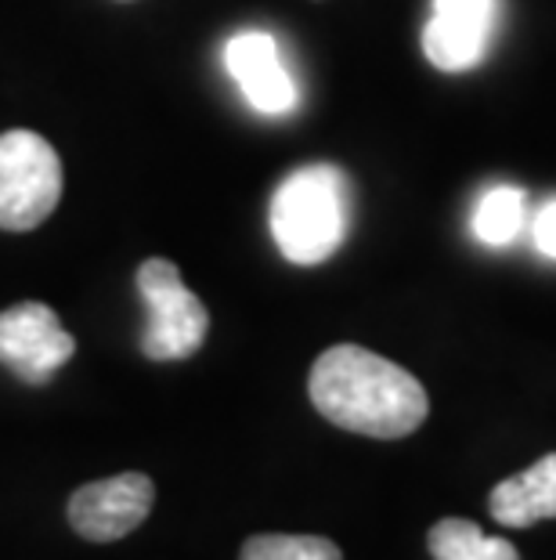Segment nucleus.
<instances>
[{
  "mask_svg": "<svg viewBox=\"0 0 556 560\" xmlns=\"http://www.w3.org/2000/svg\"><path fill=\"white\" fill-rule=\"evenodd\" d=\"M307 395L340 431L380 441L409 438L430 412L427 390L409 369L358 343H336L318 354Z\"/></svg>",
  "mask_w": 556,
  "mask_h": 560,
  "instance_id": "1",
  "label": "nucleus"
},
{
  "mask_svg": "<svg viewBox=\"0 0 556 560\" xmlns=\"http://www.w3.org/2000/svg\"><path fill=\"white\" fill-rule=\"evenodd\" d=\"M271 240L293 265H322L347 240L351 182L340 166L311 163L293 171L271 196Z\"/></svg>",
  "mask_w": 556,
  "mask_h": 560,
  "instance_id": "2",
  "label": "nucleus"
},
{
  "mask_svg": "<svg viewBox=\"0 0 556 560\" xmlns=\"http://www.w3.org/2000/svg\"><path fill=\"white\" fill-rule=\"evenodd\" d=\"M62 160L51 141L33 130L0 135V229H40L62 199Z\"/></svg>",
  "mask_w": 556,
  "mask_h": 560,
  "instance_id": "3",
  "label": "nucleus"
},
{
  "mask_svg": "<svg viewBox=\"0 0 556 560\" xmlns=\"http://www.w3.org/2000/svg\"><path fill=\"white\" fill-rule=\"evenodd\" d=\"M138 293L149 307V329L141 332V351L152 362H181L206 343L210 312L188 290L177 265L149 257L138 268Z\"/></svg>",
  "mask_w": 556,
  "mask_h": 560,
  "instance_id": "4",
  "label": "nucleus"
},
{
  "mask_svg": "<svg viewBox=\"0 0 556 560\" xmlns=\"http://www.w3.org/2000/svg\"><path fill=\"white\" fill-rule=\"evenodd\" d=\"M76 354L73 332L40 301L15 304L0 312V365L26 384H47Z\"/></svg>",
  "mask_w": 556,
  "mask_h": 560,
  "instance_id": "5",
  "label": "nucleus"
},
{
  "mask_svg": "<svg viewBox=\"0 0 556 560\" xmlns=\"http://www.w3.org/2000/svg\"><path fill=\"white\" fill-rule=\"evenodd\" d=\"M156 503V485L149 474L127 470L116 478L91 481L69 495L66 517L73 532L87 542H116L145 524Z\"/></svg>",
  "mask_w": 556,
  "mask_h": 560,
  "instance_id": "6",
  "label": "nucleus"
},
{
  "mask_svg": "<svg viewBox=\"0 0 556 560\" xmlns=\"http://www.w3.org/2000/svg\"><path fill=\"white\" fill-rule=\"evenodd\" d=\"M499 30V0H434L423 26V55L441 73H466L492 51Z\"/></svg>",
  "mask_w": 556,
  "mask_h": 560,
  "instance_id": "7",
  "label": "nucleus"
},
{
  "mask_svg": "<svg viewBox=\"0 0 556 560\" xmlns=\"http://www.w3.org/2000/svg\"><path fill=\"white\" fill-rule=\"evenodd\" d=\"M224 62H228V73L257 113L282 116L297 105V83L282 66L275 37H268L260 30L239 33L224 47Z\"/></svg>",
  "mask_w": 556,
  "mask_h": 560,
  "instance_id": "8",
  "label": "nucleus"
},
{
  "mask_svg": "<svg viewBox=\"0 0 556 560\" xmlns=\"http://www.w3.org/2000/svg\"><path fill=\"white\" fill-rule=\"evenodd\" d=\"M488 510L506 528H531V524L556 517V452L495 485Z\"/></svg>",
  "mask_w": 556,
  "mask_h": 560,
  "instance_id": "9",
  "label": "nucleus"
},
{
  "mask_svg": "<svg viewBox=\"0 0 556 560\" xmlns=\"http://www.w3.org/2000/svg\"><path fill=\"white\" fill-rule=\"evenodd\" d=\"M427 542L434 560H520L510 539H492V535L481 532V524H473L466 517L437 521Z\"/></svg>",
  "mask_w": 556,
  "mask_h": 560,
  "instance_id": "10",
  "label": "nucleus"
},
{
  "mask_svg": "<svg viewBox=\"0 0 556 560\" xmlns=\"http://www.w3.org/2000/svg\"><path fill=\"white\" fill-rule=\"evenodd\" d=\"M528 221V196L517 185H492L473 207V235L488 246H510Z\"/></svg>",
  "mask_w": 556,
  "mask_h": 560,
  "instance_id": "11",
  "label": "nucleus"
},
{
  "mask_svg": "<svg viewBox=\"0 0 556 560\" xmlns=\"http://www.w3.org/2000/svg\"><path fill=\"white\" fill-rule=\"evenodd\" d=\"M239 560H343L340 546L322 535H253Z\"/></svg>",
  "mask_w": 556,
  "mask_h": 560,
  "instance_id": "12",
  "label": "nucleus"
},
{
  "mask_svg": "<svg viewBox=\"0 0 556 560\" xmlns=\"http://www.w3.org/2000/svg\"><path fill=\"white\" fill-rule=\"evenodd\" d=\"M531 240H535V249L542 257L556 260V199H549L546 207L535 213V221H531Z\"/></svg>",
  "mask_w": 556,
  "mask_h": 560,
  "instance_id": "13",
  "label": "nucleus"
}]
</instances>
